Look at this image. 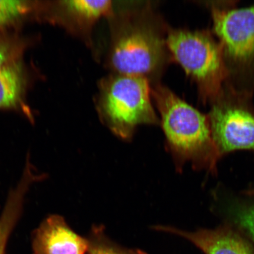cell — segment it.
Here are the masks:
<instances>
[{"instance_id": "6da1fadb", "label": "cell", "mask_w": 254, "mask_h": 254, "mask_svg": "<svg viewBox=\"0 0 254 254\" xmlns=\"http://www.w3.org/2000/svg\"><path fill=\"white\" fill-rule=\"evenodd\" d=\"M111 40L107 64L115 74L154 82L171 62L168 27L150 5L114 11L109 17Z\"/></svg>"}, {"instance_id": "7a4b0ae2", "label": "cell", "mask_w": 254, "mask_h": 254, "mask_svg": "<svg viewBox=\"0 0 254 254\" xmlns=\"http://www.w3.org/2000/svg\"><path fill=\"white\" fill-rule=\"evenodd\" d=\"M151 97L160 114L166 147L178 172H182L190 163L193 170L217 174L221 158L207 114L200 112L159 82L151 89Z\"/></svg>"}, {"instance_id": "3957f363", "label": "cell", "mask_w": 254, "mask_h": 254, "mask_svg": "<svg viewBox=\"0 0 254 254\" xmlns=\"http://www.w3.org/2000/svg\"><path fill=\"white\" fill-rule=\"evenodd\" d=\"M210 12L211 30L220 43L227 83L254 94V5L237 8L236 1H201Z\"/></svg>"}, {"instance_id": "277c9868", "label": "cell", "mask_w": 254, "mask_h": 254, "mask_svg": "<svg viewBox=\"0 0 254 254\" xmlns=\"http://www.w3.org/2000/svg\"><path fill=\"white\" fill-rule=\"evenodd\" d=\"M151 98L148 79L114 73L100 81L96 101L98 115L114 135L131 140L138 126L160 123Z\"/></svg>"}, {"instance_id": "5b68a950", "label": "cell", "mask_w": 254, "mask_h": 254, "mask_svg": "<svg viewBox=\"0 0 254 254\" xmlns=\"http://www.w3.org/2000/svg\"><path fill=\"white\" fill-rule=\"evenodd\" d=\"M166 41L174 61L196 84L199 102L209 104L220 93L228 71L220 43L211 29L168 28Z\"/></svg>"}, {"instance_id": "8992f818", "label": "cell", "mask_w": 254, "mask_h": 254, "mask_svg": "<svg viewBox=\"0 0 254 254\" xmlns=\"http://www.w3.org/2000/svg\"><path fill=\"white\" fill-rule=\"evenodd\" d=\"M253 96L225 82L208 104L212 138L221 159L237 151H254Z\"/></svg>"}, {"instance_id": "52a82bcc", "label": "cell", "mask_w": 254, "mask_h": 254, "mask_svg": "<svg viewBox=\"0 0 254 254\" xmlns=\"http://www.w3.org/2000/svg\"><path fill=\"white\" fill-rule=\"evenodd\" d=\"M88 239L73 231L59 215L47 218L34 232L33 254H85Z\"/></svg>"}, {"instance_id": "ba28073f", "label": "cell", "mask_w": 254, "mask_h": 254, "mask_svg": "<svg viewBox=\"0 0 254 254\" xmlns=\"http://www.w3.org/2000/svg\"><path fill=\"white\" fill-rule=\"evenodd\" d=\"M154 229L186 238L205 254H254L249 241L228 225L212 230L202 228L193 232L163 225L155 226Z\"/></svg>"}, {"instance_id": "9c48e42d", "label": "cell", "mask_w": 254, "mask_h": 254, "mask_svg": "<svg viewBox=\"0 0 254 254\" xmlns=\"http://www.w3.org/2000/svg\"><path fill=\"white\" fill-rule=\"evenodd\" d=\"M30 187L27 180H21L9 193L0 217V254H5L8 238L20 217L25 196Z\"/></svg>"}, {"instance_id": "30bf717a", "label": "cell", "mask_w": 254, "mask_h": 254, "mask_svg": "<svg viewBox=\"0 0 254 254\" xmlns=\"http://www.w3.org/2000/svg\"><path fill=\"white\" fill-rule=\"evenodd\" d=\"M24 76L20 65L8 63L0 68V108H11L20 102Z\"/></svg>"}, {"instance_id": "8fae6325", "label": "cell", "mask_w": 254, "mask_h": 254, "mask_svg": "<svg viewBox=\"0 0 254 254\" xmlns=\"http://www.w3.org/2000/svg\"><path fill=\"white\" fill-rule=\"evenodd\" d=\"M88 240V254H147L141 250L127 249L117 245L106 236L101 225L92 228Z\"/></svg>"}, {"instance_id": "7c38bea8", "label": "cell", "mask_w": 254, "mask_h": 254, "mask_svg": "<svg viewBox=\"0 0 254 254\" xmlns=\"http://www.w3.org/2000/svg\"><path fill=\"white\" fill-rule=\"evenodd\" d=\"M232 223L254 244V202H236L228 206Z\"/></svg>"}, {"instance_id": "4fadbf2b", "label": "cell", "mask_w": 254, "mask_h": 254, "mask_svg": "<svg viewBox=\"0 0 254 254\" xmlns=\"http://www.w3.org/2000/svg\"><path fill=\"white\" fill-rule=\"evenodd\" d=\"M26 1L0 0V26L12 23L27 11Z\"/></svg>"}, {"instance_id": "5bb4252c", "label": "cell", "mask_w": 254, "mask_h": 254, "mask_svg": "<svg viewBox=\"0 0 254 254\" xmlns=\"http://www.w3.org/2000/svg\"><path fill=\"white\" fill-rule=\"evenodd\" d=\"M11 55V48L5 40L0 38V68L7 64Z\"/></svg>"}, {"instance_id": "9a60e30c", "label": "cell", "mask_w": 254, "mask_h": 254, "mask_svg": "<svg viewBox=\"0 0 254 254\" xmlns=\"http://www.w3.org/2000/svg\"><path fill=\"white\" fill-rule=\"evenodd\" d=\"M244 193L246 195L251 196V197L254 198V189L246 190L244 192Z\"/></svg>"}, {"instance_id": "2e32d148", "label": "cell", "mask_w": 254, "mask_h": 254, "mask_svg": "<svg viewBox=\"0 0 254 254\" xmlns=\"http://www.w3.org/2000/svg\"><path fill=\"white\" fill-rule=\"evenodd\" d=\"M31 166L32 167L34 168V167L33 166H31V165H30V164H26V165H25V166ZM40 174L41 175V177H42V180H43V176H42V174Z\"/></svg>"}]
</instances>
